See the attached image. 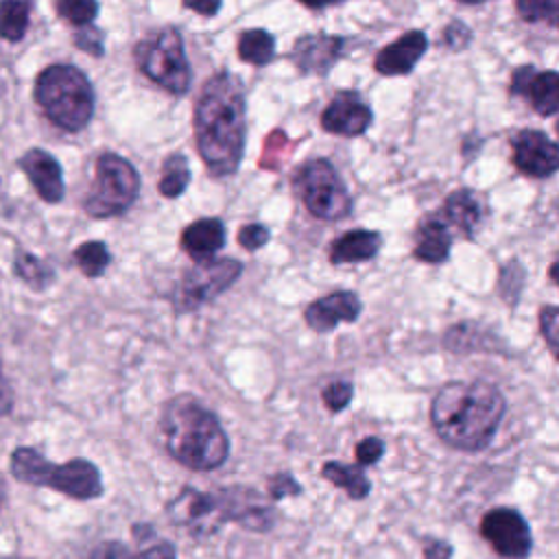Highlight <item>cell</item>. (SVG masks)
Returning a JSON list of instances; mask_svg holds the SVG:
<instances>
[{
	"label": "cell",
	"instance_id": "6da1fadb",
	"mask_svg": "<svg viewBox=\"0 0 559 559\" xmlns=\"http://www.w3.org/2000/svg\"><path fill=\"white\" fill-rule=\"evenodd\" d=\"M507 413L500 389L487 380H454L430 402V424L437 437L461 452H480L496 437Z\"/></svg>",
	"mask_w": 559,
	"mask_h": 559
},
{
	"label": "cell",
	"instance_id": "7a4b0ae2",
	"mask_svg": "<svg viewBox=\"0 0 559 559\" xmlns=\"http://www.w3.org/2000/svg\"><path fill=\"white\" fill-rule=\"evenodd\" d=\"M197 146L214 177L231 175L245 146V90L236 74L216 72L205 85L194 111Z\"/></svg>",
	"mask_w": 559,
	"mask_h": 559
},
{
	"label": "cell",
	"instance_id": "3957f363",
	"mask_svg": "<svg viewBox=\"0 0 559 559\" xmlns=\"http://www.w3.org/2000/svg\"><path fill=\"white\" fill-rule=\"evenodd\" d=\"M166 515L175 526L197 539L218 533L227 522H236L253 533H266L273 528L277 518L275 509L264 502L258 489L242 485L210 491L183 487L179 496L168 500Z\"/></svg>",
	"mask_w": 559,
	"mask_h": 559
},
{
	"label": "cell",
	"instance_id": "277c9868",
	"mask_svg": "<svg viewBox=\"0 0 559 559\" xmlns=\"http://www.w3.org/2000/svg\"><path fill=\"white\" fill-rule=\"evenodd\" d=\"M159 432L168 456L188 469L210 472L229 456L231 445L221 419L192 395H177L164 404Z\"/></svg>",
	"mask_w": 559,
	"mask_h": 559
},
{
	"label": "cell",
	"instance_id": "5b68a950",
	"mask_svg": "<svg viewBox=\"0 0 559 559\" xmlns=\"http://www.w3.org/2000/svg\"><path fill=\"white\" fill-rule=\"evenodd\" d=\"M35 100L52 124L81 131L94 114V90L87 76L68 63H52L35 81Z\"/></svg>",
	"mask_w": 559,
	"mask_h": 559
},
{
	"label": "cell",
	"instance_id": "8992f818",
	"mask_svg": "<svg viewBox=\"0 0 559 559\" xmlns=\"http://www.w3.org/2000/svg\"><path fill=\"white\" fill-rule=\"evenodd\" d=\"M11 474L15 480L50 487L74 500H94L103 496L100 469L87 459H70L66 463H50L33 448H17L11 454Z\"/></svg>",
	"mask_w": 559,
	"mask_h": 559
},
{
	"label": "cell",
	"instance_id": "52a82bcc",
	"mask_svg": "<svg viewBox=\"0 0 559 559\" xmlns=\"http://www.w3.org/2000/svg\"><path fill=\"white\" fill-rule=\"evenodd\" d=\"M138 68L166 92L181 96L188 92L192 70L186 59L181 33L173 26L146 35L135 46Z\"/></svg>",
	"mask_w": 559,
	"mask_h": 559
},
{
	"label": "cell",
	"instance_id": "ba28073f",
	"mask_svg": "<svg viewBox=\"0 0 559 559\" xmlns=\"http://www.w3.org/2000/svg\"><path fill=\"white\" fill-rule=\"evenodd\" d=\"M140 192V175L129 159L116 153H103L96 159V179L85 199V212L92 218H111L131 207Z\"/></svg>",
	"mask_w": 559,
	"mask_h": 559
},
{
	"label": "cell",
	"instance_id": "9c48e42d",
	"mask_svg": "<svg viewBox=\"0 0 559 559\" xmlns=\"http://www.w3.org/2000/svg\"><path fill=\"white\" fill-rule=\"evenodd\" d=\"M295 192L308 212L323 221H341L352 210V197L328 159L306 162L293 177Z\"/></svg>",
	"mask_w": 559,
	"mask_h": 559
},
{
	"label": "cell",
	"instance_id": "30bf717a",
	"mask_svg": "<svg viewBox=\"0 0 559 559\" xmlns=\"http://www.w3.org/2000/svg\"><path fill=\"white\" fill-rule=\"evenodd\" d=\"M242 264L231 258L199 262L190 269L177 288V310H197L203 304L216 299L240 277Z\"/></svg>",
	"mask_w": 559,
	"mask_h": 559
},
{
	"label": "cell",
	"instance_id": "8fae6325",
	"mask_svg": "<svg viewBox=\"0 0 559 559\" xmlns=\"http://www.w3.org/2000/svg\"><path fill=\"white\" fill-rule=\"evenodd\" d=\"M480 535L504 559H526L533 550L528 522L513 507L489 509L480 520Z\"/></svg>",
	"mask_w": 559,
	"mask_h": 559
},
{
	"label": "cell",
	"instance_id": "7c38bea8",
	"mask_svg": "<svg viewBox=\"0 0 559 559\" xmlns=\"http://www.w3.org/2000/svg\"><path fill=\"white\" fill-rule=\"evenodd\" d=\"M513 162L522 175L550 177L559 166L557 144L537 129H524L513 138Z\"/></svg>",
	"mask_w": 559,
	"mask_h": 559
},
{
	"label": "cell",
	"instance_id": "4fadbf2b",
	"mask_svg": "<svg viewBox=\"0 0 559 559\" xmlns=\"http://www.w3.org/2000/svg\"><path fill=\"white\" fill-rule=\"evenodd\" d=\"M511 94L522 96L539 116H552L559 109V76L552 70L537 72L533 66H522L513 72Z\"/></svg>",
	"mask_w": 559,
	"mask_h": 559
},
{
	"label": "cell",
	"instance_id": "5bb4252c",
	"mask_svg": "<svg viewBox=\"0 0 559 559\" xmlns=\"http://www.w3.org/2000/svg\"><path fill=\"white\" fill-rule=\"evenodd\" d=\"M371 124V109L354 92H341L332 98L321 116V127L336 135H360Z\"/></svg>",
	"mask_w": 559,
	"mask_h": 559
},
{
	"label": "cell",
	"instance_id": "9a60e30c",
	"mask_svg": "<svg viewBox=\"0 0 559 559\" xmlns=\"http://www.w3.org/2000/svg\"><path fill=\"white\" fill-rule=\"evenodd\" d=\"M362 310V304L358 299L356 293L352 290H336V293H330L325 297H319L314 299L304 317H306V323L314 330V332H330L334 330L338 323H352L358 319Z\"/></svg>",
	"mask_w": 559,
	"mask_h": 559
},
{
	"label": "cell",
	"instance_id": "2e32d148",
	"mask_svg": "<svg viewBox=\"0 0 559 559\" xmlns=\"http://www.w3.org/2000/svg\"><path fill=\"white\" fill-rule=\"evenodd\" d=\"M20 166L31 179L33 188L46 203H59L66 194L63 173L59 162L44 148H31L20 157Z\"/></svg>",
	"mask_w": 559,
	"mask_h": 559
},
{
	"label": "cell",
	"instance_id": "e0dca14e",
	"mask_svg": "<svg viewBox=\"0 0 559 559\" xmlns=\"http://www.w3.org/2000/svg\"><path fill=\"white\" fill-rule=\"evenodd\" d=\"M426 46H428L426 33L408 31L402 37H397L393 44L382 48L376 55L373 66L384 76L408 74L415 68V63L421 59V55L426 52Z\"/></svg>",
	"mask_w": 559,
	"mask_h": 559
},
{
	"label": "cell",
	"instance_id": "ac0fdd59",
	"mask_svg": "<svg viewBox=\"0 0 559 559\" xmlns=\"http://www.w3.org/2000/svg\"><path fill=\"white\" fill-rule=\"evenodd\" d=\"M343 39L325 33H310L295 41L293 59L304 74H323L341 55Z\"/></svg>",
	"mask_w": 559,
	"mask_h": 559
},
{
	"label": "cell",
	"instance_id": "d6986e66",
	"mask_svg": "<svg viewBox=\"0 0 559 559\" xmlns=\"http://www.w3.org/2000/svg\"><path fill=\"white\" fill-rule=\"evenodd\" d=\"M223 245H225V225L218 218H199L190 223L181 234L183 251L197 262L214 260L216 251H221Z\"/></svg>",
	"mask_w": 559,
	"mask_h": 559
},
{
	"label": "cell",
	"instance_id": "ffe728a7",
	"mask_svg": "<svg viewBox=\"0 0 559 559\" xmlns=\"http://www.w3.org/2000/svg\"><path fill=\"white\" fill-rule=\"evenodd\" d=\"M439 216L443 218V223L448 227H456L465 236H472L483 221V205H480V199L476 197V192L461 188V190H454L452 194H448Z\"/></svg>",
	"mask_w": 559,
	"mask_h": 559
},
{
	"label": "cell",
	"instance_id": "44dd1931",
	"mask_svg": "<svg viewBox=\"0 0 559 559\" xmlns=\"http://www.w3.org/2000/svg\"><path fill=\"white\" fill-rule=\"evenodd\" d=\"M382 247V238L378 231L367 229H352L336 238L330 247V262L332 264H352L371 260Z\"/></svg>",
	"mask_w": 559,
	"mask_h": 559
},
{
	"label": "cell",
	"instance_id": "7402d4cb",
	"mask_svg": "<svg viewBox=\"0 0 559 559\" xmlns=\"http://www.w3.org/2000/svg\"><path fill=\"white\" fill-rule=\"evenodd\" d=\"M452 247V236L450 227L443 223L441 216H430L421 221L417 227V238H415V258L428 264L443 262L450 253Z\"/></svg>",
	"mask_w": 559,
	"mask_h": 559
},
{
	"label": "cell",
	"instance_id": "603a6c76",
	"mask_svg": "<svg viewBox=\"0 0 559 559\" xmlns=\"http://www.w3.org/2000/svg\"><path fill=\"white\" fill-rule=\"evenodd\" d=\"M321 476L334 487H341L352 500H365L371 491V483L360 465H352L343 461H325L321 465Z\"/></svg>",
	"mask_w": 559,
	"mask_h": 559
},
{
	"label": "cell",
	"instance_id": "cb8c5ba5",
	"mask_svg": "<svg viewBox=\"0 0 559 559\" xmlns=\"http://www.w3.org/2000/svg\"><path fill=\"white\" fill-rule=\"evenodd\" d=\"M90 559H177V548L173 542L159 539L142 550H131L118 539H107L92 550Z\"/></svg>",
	"mask_w": 559,
	"mask_h": 559
},
{
	"label": "cell",
	"instance_id": "d4e9b609",
	"mask_svg": "<svg viewBox=\"0 0 559 559\" xmlns=\"http://www.w3.org/2000/svg\"><path fill=\"white\" fill-rule=\"evenodd\" d=\"M33 0H0V37L20 41L26 35Z\"/></svg>",
	"mask_w": 559,
	"mask_h": 559
},
{
	"label": "cell",
	"instance_id": "484cf974",
	"mask_svg": "<svg viewBox=\"0 0 559 559\" xmlns=\"http://www.w3.org/2000/svg\"><path fill=\"white\" fill-rule=\"evenodd\" d=\"M238 55L251 66H266L275 57V39L264 28L245 31L238 39Z\"/></svg>",
	"mask_w": 559,
	"mask_h": 559
},
{
	"label": "cell",
	"instance_id": "4316f807",
	"mask_svg": "<svg viewBox=\"0 0 559 559\" xmlns=\"http://www.w3.org/2000/svg\"><path fill=\"white\" fill-rule=\"evenodd\" d=\"M445 347L456 354H467V352H491V341H487V334L480 332L472 323H461L448 330L443 338Z\"/></svg>",
	"mask_w": 559,
	"mask_h": 559
},
{
	"label": "cell",
	"instance_id": "83f0119b",
	"mask_svg": "<svg viewBox=\"0 0 559 559\" xmlns=\"http://www.w3.org/2000/svg\"><path fill=\"white\" fill-rule=\"evenodd\" d=\"M190 183V168H188V159L183 155H170L164 162L162 168V177H159V192L168 199L179 197Z\"/></svg>",
	"mask_w": 559,
	"mask_h": 559
},
{
	"label": "cell",
	"instance_id": "f1b7e54d",
	"mask_svg": "<svg viewBox=\"0 0 559 559\" xmlns=\"http://www.w3.org/2000/svg\"><path fill=\"white\" fill-rule=\"evenodd\" d=\"M15 275L35 290L46 288L55 277L52 269L46 266L37 255H33L28 251H20L15 255Z\"/></svg>",
	"mask_w": 559,
	"mask_h": 559
},
{
	"label": "cell",
	"instance_id": "f546056e",
	"mask_svg": "<svg viewBox=\"0 0 559 559\" xmlns=\"http://www.w3.org/2000/svg\"><path fill=\"white\" fill-rule=\"evenodd\" d=\"M74 262L87 277H98L109 264V249L100 240H90L83 242L74 249Z\"/></svg>",
	"mask_w": 559,
	"mask_h": 559
},
{
	"label": "cell",
	"instance_id": "4dcf8cb0",
	"mask_svg": "<svg viewBox=\"0 0 559 559\" xmlns=\"http://www.w3.org/2000/svg\"><path fill=\"white\" fill-rule=\"evenodd\" d=\"M515 9L526 22H546L550 26L559 22V0H515Z\"/></svg>",
	"mask_w": 559,
	"mask_h": 559
},
{
	"label": "cell",
	"instance_id": "1f68e13d",
	"mask_svg": "<svg viewBox=\"0 0 559 559\" xmlns=\"http://www.w3.org/2000/svg\"><path fill=\"white\" fill-rule=\"evenodd\" d=\"M55 7H57V13L76 28L92 24L94 17L98 15L96 0H55Z\"/></svg>",
	"mask_w": 559,
	"mask_h": 559
},
{
	"label": "cell",
	"instance_id": "d6a6232c",
	"mask_svg": "<svg viewBox=\"0 0 559 559\" xmlns=\"http://www.w3.org/2000/svg\"><path fill=\"white\" fill-rule=\"evenodd\" d=\"M352 395H354V384L349 380H330L321 391L323 404L330 413L345 411L352 402Z\"/></svg>",
	"mask_w": 559,
	"mask_h": 559
},
{
	"label": "cell",
	"instance_id": "836d02e7",
	"mask_svg": "<svg viewBox=\"0 0 559 559\" xmlns=\"http://www.w3.org/2000/svg\"><path fill=\"white\" fill-rule=\"evenodd\" d=\"M266 491L273 500H284L290 496H299L301 493V485L297 483V478L288 472H275L269 476L266 480Z\"/></svg>",
	"mask_w": 559,
	"mask_h": 559
},
{
	"label": "cell",
	"instance_id": "e575fe53",
	"mask_svg": "<svg viewBox=\"0 0 559 559\" xmlns=\"http://www.w3.org/2000/svg\"><path fill=\"white\" fill-rule=\"evenodd\" d=\"M74 44H76V48H81L83 52L94 55V57H100L105 52V48H103V33L96 26H92V24H85V26L76 28Z\"/></svg>",
	"mask_w": 559,
	"mask_h": 559
},
{
	"label": "cell",
	"instance_id": "d590c367",
	"mask_svg": "<svg viewBox=\"0 0 559 559\" xmlns=\"http://www.w3.org/2000/svg\"><path fill=\"white\" fill-rule=\"evenodd\" d=\"M382 456H384V441L380 437L371 435V437H365L356 443V459H358L360 467L376 465Z\"/></svg>",
	"mask_w": 559,
	"mask_h": 559
},
{
	"label": "cell",
	"instance_id": "8d00e7d4",
	"mask_svg": "<svg viewBox=\"0 0 559 559\" xmlns=\"http://www.w3.org/2000/svg\"><path fill=\"white\" fill-rule=\"evenodd\" d=\"M557 306H546L539 312V330L552 352V356H557V341H559V332H557Z\"/></svg>",
	"mask_w": 559,
	"mask_h": 559
},
{
	"label": "cell",
	"instance_id": "74e56055",
	"mask_svg": "<svg viewBox=\"0 0 559 559\" xmlns=\"http://www.w3.org/2000/svg\"><path fill=\"white\" fill-rule=\"evenodd\" d=\"M266 240H269V229H266L264 225H258V223L245 225V227L238 231V242H240L247 251L260 249L262 245H266Z\"/></svg>",
	"mask_w": 559,
	"mask_h": 559
},
{
	"label": "cell",
	"instance_id": "f35d334b",
	"mask_svg": "<svg viewBox=\"0 0 559 559\" xmlns=\"http://www.w3.org/2000/svg\"><path fill=\"white\" fill-rule=\"evenodd\" d=\"M454 552L452 544L445 539H437V537H426L421 542V555L424 559H450Z\"/></svg>",
	"mask_w": 559,
	"mask_h": 559
},
{
	"label": "cell",
	"instance_id": "ab89813d",
	"mask_svg": "<svg viewBox=\"0 0 559 559\" xmlns=\"http://www.w3.org/2000/svg\"><path fill=\"white\" fill-rule=\"evenodd\" d=\"M445 44L450 46V48H463L467 41H469V37H472V33H469V28L463 24V22H452L448 28H445Z\"/></svg>",
	"mask_w": 559,
	"mask_h": 559
},
{
	"label": "cell",
	"instance_id": "60d3db41",
	"mask_svg": "<svg viewBox=\"0 0 559 559\" xmlns=\"http://www.w3.org/2000/svg\"><path fill=\"white\" fill-rule=\"evenodd\" d=\"M221 2H223V0H183V7L190 9V11H194V13H199V15L210 17V15H216V13H218Z\"/></svg>",
	"mask_w": 559,
	"mask_h": 559
},
{
	"label": "cell",
	"instance_id": "b9f144b4",
	"mask_svg": "<svg viewBox=\"0 0 559 559\" xmlns=\"http://www.w3.org/2000/svg\"><path fill=\"white\" fill-rule=\"evenodd\" d=\"M13 408V391L9 386V382L4 380V376L0 373V417L9 415Z\"/></svg>",
	"mask_w": 559,
	"mask_h": 559
},
{
	"label": "cell",
	"instance_id": "7bdbcfd3",
	"mask_svg": "<svg viewBox=\"0 0 559 559\" xmlns=\"http://www.w3.org/2000/svg\"><path fill=\"white\" fill-rule=\"evenodd\" d=\"M299 2L310 7V9H323V7H330V4H338L343 0H299Z\"/></svg>",
	"mask_w": 559,
	"mask_h": 559
},
{
	"label": "cell",
	"instance_id": "ee69618b",
	"mask_svg": "<svg viewBox=\"0 0 559 559\" xmlns=\"http://www.w3.org/2000/svg\"><path fill=\"white\" fill-rule=\"evenodd\" d=\"M2 498H4V483H2V478H0V504H2Z\"/></svg>",
	"mask_w": 559,
	"mask_h": 559
},
{
	"label": "cell",
	"instance_id": "f6af8a7d",
	"mask_svg": "<svg viewBox=\"0 0 559 559\" xmlns=\"http://www.w3.org/2000/svg\"><path fill=\"white\" fill-rule=\"evenodd\" d=\"M459 2H465V4H480V2H485V0H459Z\"/></svg>",
	"mask_w": 559,
	"mask_h": 559
}]
</instances>
